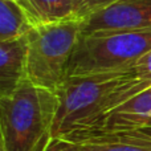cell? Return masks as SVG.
Listing matches in <instances>:
<instances>
[{
    "mask_svg": "<svg viewBox=\"0 0 151 151\" xmlns=\"http://www.w3.org/2000/svg\"><path fill=\"white\" fill-rule=\"evenodd\" d=\"M151 82L135 70L70 76L58 91L60 107L52 138L85 131L131 97L150 88Z\"/></svg>",
    "mask_w": 151,
    "mask_h": 151,
    "instance_id": "1",
    "label": "cell"
},
{
    "mask_svg": "<svg viewBox=\"0 0 151 151\" xmlns=\"http://www.w3.org/2000/svg\"><path fill=\"white\" fill-rule=\"evenodd\" d=\"M60 97L25 80L0 97L1 146L8 151H42L52 139Z\"/></svg>",
    "mask_w": 151,
    "mask_h": 151,
    "instance_id": "2",
    "label": "cell"
},
{
    "mask_svg": "<svg viewBox=\"0 0 151 151\" xmlns=\"http://www.w3.org/2000/svg\"><path fill=\"white\" fill-rule=\"evenodd\" d=\"M150 49L151 28L81 35L69 64L68 77L131 70Z\"/></svg>",
    "mask_w": 151,
    "mask_h": 151,
    "instance_id": "3",
    "label": "cell"
},
{
    "mask_svg": "<svg viewBox=\"0 0 151 151\" xmlns=\"http://www.w3.org/2000/svg\"><path fill=\"white\" fill-rule=\"evenodd\" d=\"M82 32V20L40 24L28 35L27 80L58 94Z\"/></svg>",
    "mask_w": 151,
    "mask_h": 151,
    "instance_id": "4",
    "label": "cell"
},
{
    "mask_svg": "<svg viewBox=\"0 0 151 151\" xmlns=\"http://www.w3.org/2000/svg\"><path fill=\"white\" fill-rule=\"evenodd\" d=\"M151 28V0H118L82 20L81 35L101 31Z\"/></svg>",
    "mask_w": 151,
    "mask_h": 151,
    "instance_id": "5",
    "label": "cell"
},
{
    "mask_svg": "<svg viewBox=\"0 0 151 151\" xmlns=\"http://www.w3.org/2000/svg\"><path fill=\"white\" fill-rule=\"evenodd\" d=\"M146 127H151V86L111 110L90 129L68 137L80 138L93 134L131 131Z\"/></svg>",
    "mask_w": 151,
    "mask_h": 151,
    "instance_id": "6",
    "label": "cell"
},
{
    "mask_svg": "<svg viewBox=\"0 0 151 151\" xmlns=\"http://www.w3.org/2000/svg\"><path fill=\"white\" fill-rule=\"evenodd\" d=\"M28 37L0 42V97L12 93L27 80Z\"/></svg>",
    "mask_w": 151,
    "mask_h": 151,
    "instance_id": "7",
    "label": "cell"
},
{
    "mask_svg": "<svg viewBox=\"0 0 151 151\" xmlns=\"http://www.w3.org/2000/svg\"><path fill=\"white\" fill-rule=\"evenodd\" d=\"M72 139L81 145L82 151H151V137L141 130L93 134Z\"/></svg>",
    "mask_w": 151,
    "mask_h": 151,
    "instance_id": "8",
    "label": "cell"
},
{
    "mask_svg": "<svg viewBox=\"0 0 151 151\" xmlns=\"http://www.w3.org/2000/svg\"><path fill=\"white\" fill-rule=\"evenodd\" d=\"M37 25L23 4L16 0H0V42L27 36Z\"/></svg>",
    "mask_w": 151,
    "mask_h": 151,
    "instance_id": "9",
    "label": "cell"
},
{
    "mask_svg": "<svg viewBox=\"0 0 151 151\" xmlns=\"http://www.w3.org/2000/svg\"><path fill=\"white\" fill-rule=\"evenodd\" d=\"M37 24H50L77 19L72 0H28Z\"/></svg>",
    "mask_w": 151,
    "mask_h": 151,
    "instance_id": "10",
    "label": "cell"
},
{
    "mask_svg": "<svg viewBox=\"0 0 151 151\" xmlns=\"http://www.w3.org/2000/svg\"><path fill=\"white\" fill-rule=\"evenodd\" d=\"M72 1H73L77 19L86 20L94 13H98L105 8L113 5L118 0H72Z\"/></svg>",
    "mask_w": 151,
    "mask_h": 151,
    "instance_id": "11",
    "label": "cell"
},
{
    "mask_svg": "<svg viewBox=\"0 0 151 151\" xmlns=\"http://www.w3.org/2000/svg\"><path fill=\"white\" fill-rule=\"evenodd\" d=\"M42 151H82V147L77 141L68 137L52 138L48 146Z\"/></svg>",
    "mask_w": 151,
    "mask_h": 151,
    "instance_id": "12",
    "label": "cell"
},
{
    "mask_svg": "<svg viewBox=\"0 0 151 151\" xmlns=\"http://www.w3.org/2000/svg\"><path fill=\"white\" fill-rule=\"evenodd\" d=\"M134 70L139 78L151 82V49L139 58V61L134 66Z\"/></svg>",
    "mask_w": 151,
    "mask_h": 151,
    "instance_id": "13",
    "label": "cell"
},
{
    "mask_svg": "<svg viewBox=\"0 0 151 151\" xmlns=\"http://www.w3.org/2000/svg\"><path fill=\"white\" fill-rule=\"evenodd\" d=\"M141 131H142V133H145V134H147V135H150V137H151V127L141 129Z\"/></svg>",
    "mask_w": 151,
    "mask_h": 151,
    "instance_id": "14",
    "label": "cell"
},
{
    "mask_svg": "<svg viewBox=\"0 0 151 151\" xmlns=\"http://www.w3.org/2000/svg\"><path fill=\"white\" fill-rule=\"evenodd\" d=\"M0 149H1V150H0V151H8L7 149H5V147L4 146H1V145H0Z\"/></svg>",
    "mask_w": 151,
    "mask_h": 151,
    "instance_id": "15",
    "label": "cell"
},
{
    "mask_svg": "<svg viewBox=\"0 0 151 151\" xmlns=\"http://www.w3.org/2000/svg\"><path fill=\"white\" fill-rule=\"evenodd\" d=\"M28 5H29V4H28ZM29 12H31V11H29Z\"/></svg>",
    "mask_w": 151,
    "mask_h": 151,
    "instance_id": "16",
    "label": "cell"
}]
</instances>
